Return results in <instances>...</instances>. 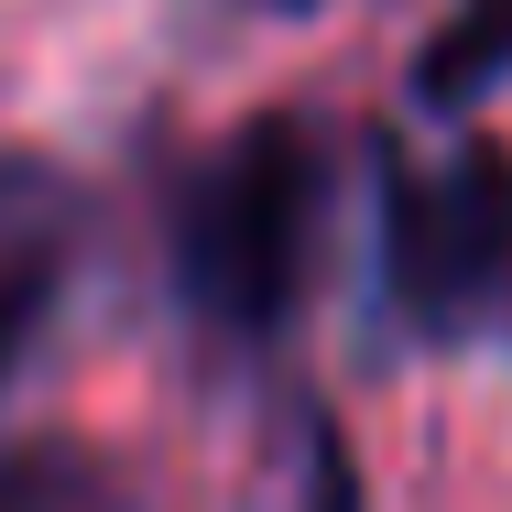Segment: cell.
<instances>
[{"label": "cell", "mask_w": 512, "mask_h": 512, "mask_svg": "<svg viewBox=\"0 0 512 512\" xmlns=\"http://www.w3.org/2000/svg\"><path fill=\"white\" fill-rule=\"evenodd\" d=\"M66 240H77V197L22 207V218L0 229V393L22 382L44 316H55V295H66Z\"/></svg>", "instance_id": "obj_3"}, {"label": "cell", "mask_w": 512, "mask_h": 512, "mask_svg": "<svg viewBox=\"0 0 512 512\" xmlns=\"http://www.w3.org/2000/svg\"><path fill=\"white\" fill-rule=\"evenodd\" d=\"M262 11H316V0H262Z\"/></svg>", "instance_id": "obj_7"}, {"label": "cell", "mask_w": 512, "mask_h": 512, "mask_svg": "<svg viewBox=\"0 0 512 512\" xmlns=\"http://www.w3.org/2000/svg\"><path fill=\"white\" fill-rule=\"evenodd\" d=\"M371 295L404 349L512 338V142L371 153Z\"/></svg>", "instance_id": "obj_2"}, {"label": "cell", "mask_w": 512, "mask_h": 512, "mask_svg": "<svg viewBox=\"0 0 512 512\" xmlns=\"http://www.w3.org/2000/svg\"><path fill=\"white\" fill-rule=\"evenodd\" d=\"M0 512H131V469L99 436H11L0 447Z\"/></svg>", "instance_id": "obj_5"}, {"label": "cell", "mask_w": 512, "mask_h": 512, "mask_svg": "<svg viewBox=\"0 0 512 512\" xmlns=\"http://www.w3.org/2000/svg\"><path fill=\"white\" fill-rule=\"evenodd\" d=\"M295 512H371V480H360V447L306 414V436H295Z\"/></svg>", "instance_id": "obj_6"}, {"label": "cell", "mask_w": 512, "mask_h": 512, "mask_svg": "<svg viewBox=\"0 0 512 512\" xmlns=\"http://www.w3.org/2000/svg\"><path fill=\"white\" fill-rule=\"evenodd\" d=\"M327 197H338V153L306 109H251L240 131H218L164 207V273L186 327L218 349H273L316 295Z\"/></svg>", "instance_id": "obj_1"}, {"label": "cell", "mask_w": 512, "mask_h": 512, "mask_svg": "<svg viewBox=\"0 0 512 512\" xmlns=\"http://www.w3.org/2000/svg\"><path fill=\"white\" fill-rule=\"evenodd\" d=\"M491 88H512V0H458L425 44H414V109L458 120Z\"/></svg>", "instance_id": "obj_4"}]
</instances>
